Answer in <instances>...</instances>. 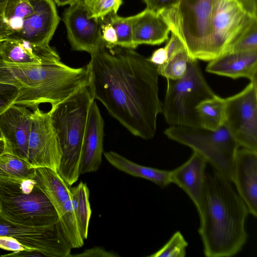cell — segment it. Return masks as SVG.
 <instances>
[{"instance_id": "cell-1", "label": "cell", "mask_w": 257, "mask_h": 257, "mask_svg": "<svg viewBox=\"0 0 257 257\" xmlns=\"http://www.w3.org/2000/svg\"><path fill=\"white\" fill-rule=\"evenodd\" d=\"M90 55L88 87L94 99L133 135L152 139L162 111L157 66L134 49L119 46Z\"/></svg>"}, {"instance_id": "cell-2", "label": "cell", "mask_w": 257, "mask_h": 257, "mask_svg": "<svg viewBox=\"0 0 257 257\" xmlns=\"http://www.w3.org/2000/svg\"><path fill=\"white\" fill-rule=\"evenodd\" d=\"M196 209L206 256L231 257L241 251L247 241L245 224L249 213L230 180L213 168L205 172Z\"/></svg>"}, {"instance_id": "cell-3", "label": "cell", "mask_w": 257, "mask_h": 257, "mask_svg": "<svg viewBox=\"0 0 257 257\" xmlns=\"http://www.w3.org/2000/svg\"><path fill=\"white\" fill-rule=\"evenodd\" d=\"M87 66L72 68L61 61L51 64H21L8 63L0 57V83L18 87L15 104L34 109L42 103L54 106L81 88L88 86Z\"/></svg>"}, {"instance_id": "cell-4", "label": "cell", "mask_w": 257, "mask_h": 257, "mask_svg": "<svg viewBox=\"0 0 257 257\" xmlns=\"http://www.w3.org/2000/svg\"><path fill=\"white\" fill-rule=\"evenodd\" d=\"M94 100L85 86L49 111L62 156L57 172L68 187L79 176V165L88 112Z\"/></svg>"}, {"instance_id": "cell-5", "label": "cell", "mask_w": 257, "mask_h": 257, "mask_svg": "<svg viewBox=\"0 0 257 257\" xmlns=\"http://www.w3.org/2000/svg\"><path fill=\"white\" fill-rule=\"evenodd\" d=\"M0 214L19 224L44 226L59 221L57 212L34 179H0Z\"/></svg>"}, {"instance_id": "cell-6", "label": "cell", "mask_w": 257, "mask_h": 257, "mask_svg": "<svg viewBox=\"0 0 257 257\" xmlns=\"http://www.w3.org/2000/svg\"><path fill=\"white\" fill-rule=\"evenodd\" d=\"M222 1L179 0L174 8L160 13L191 58L208 61L212 21Z\"/></svg>"}, {"instance_id": "cell-7", "label": "cell", "mask_w": 257, "mask_h": 257, "mask_svg": "<svg viewBox=\"0 0 257 257\" xmlns=\"http://www.w3.org/2000/svg\"><path fill=\"white\" fill-rule=\"evenodd\" d=\"M167 80L162 111L166 122L171 125L200 126L197 106L216 95L205 79L197 60L190 58L181 78Z\"/></svg>"}, {"instance_id": "cell-8", "label": "cell", "mask_w": 257, "mask_h": 257, "mask_svg": "<svg viewBox=\"0 0 257 257\" xmlns=\"http://www.w3.org/2000/svg\"><path fill=\"white\" fill-rule=\"evenodd\" d=\"M164 133L170 139L200 153L214 169L232 182L233 160L239 146L224 124L216 130L171 125Z\"/></svg>"}, {"instance_id": "cell-9", "label": "cell", "mask_w": 257, "mask_h": 257, "mask_svg": "<svg viewBox=\"0 0 257 257\" xmlns=\"http://www.w3.org/2000/svg\"><path fill=\"white\" fill-rule=\"evenodd\" d=\"M224 101L223 124L239 147L257 151V83Z\"/></svg>"}, {"instance_id": "cell-10", "label": "cell", "mask_w": 257, "mask_h": 257, "mask_svg": "<svg viewBox=\"0 0 257 257\" xmlns=\"http://www.w3.org/2000/svg\"><path fill=\"white\" fill-rule=\"evenodd\" d=\"M18 240L45 256L67 257L72 247L64 236L59 221L44 226H31L12 221L0 214V236Z\"/></svg>"}, {"instance_id": "cell-11", "label": "cell", "mask_w": 257, "mask_h": 257, "mask_svg": "<svg viewBox=\"0 0 257 257\" xmlns=\"http://www.w3.org/2000/svg\"><path fill=\"white\" fill-rule=\"evenodd\" d=\"M34 180L55 208L63 234L72 248L83 246L70 195L69 188L57 173L48 168H35Z\"/></svg>"}, {"instance_id": "cell-12", "label": "cell", "mask_w": 257, "mask_h": 257, "mask_svg": "<svg viewBox=\"0 0 257 257\" xmlns=\"http://www.w3.org/2000/svg\"><path fill=\"white\" fill-rule=\"evenodd\" d=\"M254 18L237 0H222L212 21L208 61L226 51Z\"/></svg>"}, {"instance_id": "cell-13", "label": "cell", "mask_w": 257, "mask_h": 257, "mask_svg": "<svg viewBox=\"0 0 257 257\" xmlns=\"http://www.w3.org/2000/svg\"><path fill=\"white\" fill-rule=\"evenodd\" d=\"M61 156L60 145L49 112L36 108L33 110L27 162L34 168H48L57 171Z\"/></svg>"}, {"instance_id": "cell-14", "label": "cell", "mask_w": 257, "mask_h": 257, "mask_svg": "<svg viewBox=\"0 0 257 257\" xmlns=\"http://www.w3.org/2000/svg\"><path fill=\"white\" fill-rule=\"evenodd\" d=\"M63 20L74 50L92 54L105 48L101 38L100 19L90 18L85 4L70 5L64 12Z\"/></svg>"}, {"instance_id": "cell-15", "label": "cell", "mask_w": 257, "mask_h": 257, "mask_svg": "<svg viewBox=\"0 0 257 257\" xmlns=\"http://www.w3.org/2000/svg\"><path fill=\"white\" fill-rule=\"evenodd\" d=\"M33 110L14 104L0 115V137L6 143L8 153L27 161Z\"/></svg>"}, {"instance_id": "cell-16", "label": "cell", "mask_w": 257, "mask_h": 257, "mask_svg": "<svg viewBox=\"0 0 257 257\" xmlns=\"http://www.w3.org/2000/svg\"><path fill=\"white\" fill-rule=\"evenodd\" d=\"M31 1L33 13L23 20L21 30L9 37L37 45H49L60 21L55 4L53 0Z\"/></svg>"}, {"instance_id": "cell-17", "label": "cell", "mask_w": 257, "mask_h": 257, "mask_svg": "<svg viewBox=\"0 0 257 257\" xmlns=\"http://www.w3.org/2000/svg\"><path fill=\"white\" fill-rule=\"evenodd\" d=\"M232 182L249 213L257 217V151L242 148L235 153Z\"/></svg>"}, {"instance_id": "cell-18", "label": "cell", "mask_w": 257, "mask_h": 257, "mask_svg": "<svg viewBox=\"0 0 257 257\" xmlns=\"http://www.w3.org/2000/svg\"><path fill=\"white\" fill-rule=\"evenodd\" d=\"M104 121L97 104L93 100L88 112L79 165V173L97 171L103 153Z\"/></svg>"}, {"instance_id": "cell-19", "label": "cell", "mask_w": 257, "mask_h": 257, "mask_svg": "<svg viewBox=\"0 0 257 257\" xmlns=\"http://www.w3.org/2000/svg\"><path fill=\"white\" fill-rule=\"evenodd\" d=\"M0 57L7 62L21 64L42 65L61 61L58 54L50 45H37L11 37L0 41Z\"/></svg>"}, {"instance_id": "cell-20", "label": "cell", "mask_w": 257, "mask_h": 257, "mask_svg": "<svg viewBox=\"0 0 257 257\" xmlns=\"http://www.w3.org/2000/svg\"><path fill=\"white\" fill-rule=\"evenodd\" d=\"M209 62L206 68L208 73L233 79L244 77L257 83V50L226 51Z\"/></svg>"}, {"instance_id": "cell-21", "label": "cell", "mask_w": 257, "mask_h": 257, "mask_svg": "<svg viewBox=\"0 0 257 257\" xmlns=\"http://www.w3.org/2000/svg\"><path fill=\"white\" fill-rule=\"evenodd\" d=\"M207 163L203 155L193 151L191 157L185 163L170 171L171 183L176 184L185 192L196 208L202 194Z\"/></svg>"}, {"instance_id": "cell-22", "label": "cell", "mask_w": 257, "mask_h": 257, "mask_svg": "<svg viewBox=\"0 0 257 257\" xmlns=\"http://www.w3.org/2000/svg\"><path fill=\"white\" fill-rule=\"evenodd\" d=\"M133 16V41L139 45H160L168 39L170 27L160 13L146 9Z\"/></svg>"}, {"instance_id": "cell-23", "label": "cell", "mask_w": 257, "mask_h": 257, "mask_svg": "<svg viewBox=\"0 0 257 257\" xmlns=\"http://www.w3.org/2000/svg\"><path fill=\"white\" fill-rule=\"evenodd\" d=\"M106 160L118 170L136 177L146 179L161 188L171 184L170 171L160 170L135 163L113 151L103 153Z\"/></svg>"}, {"instance_id": "cell-24", "label": "cell", "mask_w": 257, "mask_h": 257, "mask_svg": "<svg viewBox=\"0 0 257 257\" xmlns=\"http://www.w3.org/2000/svg\"><path fill=\"white\" fill-rule=\"evenodd\" d=\"M73 209L81 236L87 239L91 209L89 191L86 184L81 181L73 187H69Z\"/></svg>"}, {"instance_id": "cell-25", "label": "cell", "mask_w": 257, "mask_h": 257, "mask_svg": "<svg viewBox=\"0 0 257 257\" xmlns=\"http://www.w3.org/2000/svg\"><path fill=\"white\" fill-rule=\"evenodd\" d=\"M196 111L200 126L210 130H216L224 124V98L216 95L213 98L201 102L197 106Z\"/></svg>"}, {"instance_id": "cell-26", "label": "cell", "mask_w": 257, "mask_h": 257, "mask_svg": "<svg viewBox=\"0 0 257 257\" xmlns=\"http://www.w3.org/2000/svg\"><path fill=\"white\" fill-rule=\"evenodd\" d=\"M35 174V168L27 161L9 153L0 156V179H30Z\"/></svg>"}, {"instance_id": "cell-27", "label": "cell", "mask_w": 257, "mask_h": 257, "mask_svg": "<svg viewBox=\"0 0 257 257\" xmlns=\"http://www.w3.org/2000/svg\"><path fill=\"white\" fill-rule=\"evenodd\" d=\"M33 12L31 0H8L4 17L13 34L21 30L23 20Z\"/></svg>"}, {"instance_id": "cell-28", "label": "cell", "mask_w": 257, "mask_h": 257, "mask_svg": "<svg viewBox=\"0 0 257 257\" xmlns=\"http://www.w3.org/2000/svg\"><path fill=\"white\" fill-rule=\"evenodd\" d=\"M190 57L186 48L179 50L169 57L163 65L157 67L159 75L173 80L181 78L187 70Z\"/></svg>"}, {"instance_id": "cell-29", "label": "cell", "mask_w": 257, "mask_h": 257, "mask_svg": "<svg viewBox=\"0 0 257 257\" xmlns=\"http://www.w3.org/2000/svg\"><path fill=\"white\" fill-rule=\"evenodd\" d=\"M107 17L116 32L117 46L135 49L133 41V16L122 17L116 14Z\"/></svg>"}, {"instance_id": "cell-30", "label": "cell", "mask_w": 257, "mask_h": 257, "mask_svg": "<svg viewBox=\"0 0 257 257\" xmlns=\"http://www.w3.org/2000/svg\"><path fill=\"white\" fill-rule=\"evenodd\" d=\"M257 50V18H254L226 51L244 52Z\"/></svg>"}, {"instance_id": "cell-31", "label": "cell", "mask_w": 257, "mask_h": 257, "mask_svg": "<svg viewBox=\"0 0 257 257\" xmlns=\"http://www.w3.org/2000/svg\"><path fill=\"white\" fill-rule=\"evenodd\" d=\"M187 241L179 231H177L165 245L149 257H184L186 255Z\"/></svg>"}, {"instance_id": "cell-32", "label": "cell", "mask_w": 257, "mask_h": 257, "mask_svg": "<svg viewBox=\"0 0 257 257\" xmlns=\"http://www.w3.org/2000/svg\"><path fill=\"white\" fill-rule=\"evenodd\" d=\"M122 4V0H89L85 5L90 18L102 19L116 14Z\"/></svg>"}, {"instance_id": "cell-33", "label": "cell", "mask_w": 257, "mask_h": 257, "mask_svg": "<svg viewBox=\"0 0 257 257\" xmlns=\"http://www.w3.org/2000/svg\"><path fill=\"white\" fill-rule=\"evenodd\" d=\"M19 88L13 85L0 83V115L14 104L19 95Z\"/></svg>"}, {"instance_id": "cell-34", "label": "cell", "mask_w": 257, "mask_h": 257, "mask_svg": "<svg viewBox=\"0 0 257 257\" xmlns=\"http://www.w3.org/2000/svg\"><path fill=\"white\" fill-rule=\"evenodd\" d=\"M101 21V38L107 49H112L117 46V38L116 32L107 16Z\"/></svg>"}, {"instance_id": "cell-35", "label": "cell", "mask_w": 257, "mask_h": 257, "mask_svg": "<svg viewBox=\"0 0 257 257\" xmlns=\"http://www.w3.org/2000/svg\"><path fill=\"white\" fill-rule=\"evenodd\" d=\"M0 248L8 251H35L11 236H0Z\"/></svg>"}, {"instance_id": "cell-36", "label": "cell", "mask_w": 257, "mask_h": 257, "mask_svg": "<svg viewBox=\"0 0 257 257\" xmlns=\"http://www.w3.org/2000/svg\"><path fill=\"white\" fill-rule=\"evenodd\" d=\"M147 9L158 13L174 8L179 0H143Z\"/></svg>"}, {"instance_id": "cell-37", "label": "cell", "mask_w": 257, "mask_h": 257, "mask_svg": "<svg viewBox=\"0 0 257 257\" xmlns=\"http://www.w3.org/2000/svg\"><path fill=\"white\" fill-rule=\"evenodd\" d=\"M164 47L167 51V58L179 50L186 48L178 36L173 32H171V36Z\"/></svg>"}, {"instance_id": "cell-38", "label": "cell", "mask_w": 257, "mask_h": 257, "mask_svg": "<svg viewBox=\"0 0 257 257\" xmlns=\"http://www.w3.org/2000/svg\"><path fill=\"white\" fill-rule=\"evenodd\" d=\"M70 256H118V254L107 251L101 247H95L85 250L80 254L70 255Z\"/></svg>"}, {"instance_id": "cell-39", "label": "cell", "mask_w": 257, "mask_h": 257, "mask_svg": "<svg viewBox=\"0 0 257 257\" xmlns=\"http://www.w3.org/2000/svg\"><path fill=\"white\" fill-rule=\"evenodd\" d=\"M167 59V53L165 48H161L156 50L148 60L156 66L163 65Z\"/></svg>"}, {"instance_id": "cell-40", "label": "cell", "mask_w": 257, "mask_h": 257, "mask_svg": "<svg viewBox=\"0 0 257 257\" xmlns=\"http://www.w3.org/2000/svg\"><path fill=\"white\" fill-rule=\"evenodd\" d=\"M252 17L257 18V0H237Z\"/></svg>"}, {"instance_id": "cell-41", "label": "cell", "mask_w": 257, "mask_h": 257, "mask_svg": "<svg viewBox=\"0 0 257 257\" xmlns=\"http://www.w3.org/2000/svg\"><path fill=\"white\" fill-rule=\"evenodd\" d=\"M12 34L4 15L0 13V41L9 38Z\"/></svg>"}, {"instance_id": "cell-42", "label": "cell", "mask_w": 257, "mask_h": 257, "mask_svg": "<svg viewBox=\"0 0 257 257\" xmlns=\"http://www.w3.org/2000/svg\"><path fill=\"white\" fill-rule=\"evenodd\" d=\"M1 256H45L42 252L37 251H13L12 253L2 255Z\"/></svg>"}, {"instance_id": "cell-43", "label": "cell", "mask_w": 257, "mask_h": 257, "mask_svg": "<svg viewBox=\"0 0 257 257\" xmlns=\"http://www.w3.org/2000/svg\"><path fill=\"white\" fill-rule=\"evenodd\" d=\"M8 153L7 147L5 141L0 137V156Z\"/></svg>"}, {"instance_id": "cell-44", "label": "cell", "mask_w": 257, "mask_h": 257, "mask_svg": "<svg viewBox=\"0 0 257 257\" xmlns=\"http://www.w3.org/2000/svg\"><path fill=\"white\" fill-rule=\"evenodd\" d=\"M55 4L59 6H63L67 5H72L74 0H53Z\"/></svg>"}, {"instance_id": "cell-45", "label": "cell", "mask_w": 257, "mask_h": 257, "mask_svg": "<svg viewBox=\"0 0 257 257\" xmlns=\"http://www.w3.org/2000/svg\"><path fill=\"white\" fill-rule=\"evenodd\" d=\"M7 2L8 0H0V13L4 15Z\"/></svg>"}, {"instance_id": "cell-46", "label": "cell", "mask_w": 257, "mask_h": 257, "mask_svg": "<svg viewBox=\"0 0 257 257\" xmlns=\"http://www.w3.org/2000/svg\"><path fill=\"white\" fill-rule=\"evenodd\" d=\"M89 1V0H74V3H81L85 4Z\"/></svg>"}, {"instance_id": "cell-47", "label": "cell", "mask_w": 257, "mask_h": 257, "mask_svg": "<svg viewBox=\"0 0 257 257\" xmlns=\"http://www.w3.org/2000/svg\"><path fill=\"white\" fill-rule=\"evenodd\" d=\"M0 211H1V205H0Z\"/></svg>"}]
</instances>
